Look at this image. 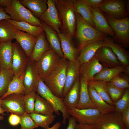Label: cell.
I'll use <instances>...</instances> for the list:
<instances>
[{
  "label": "cell",
  "instance_id": "7bdbcfd3",
  "mask_svg": "<svg viewBox=\"0 0 129 129\" xmlns=\"http://www.w3.org/2000/svg\"><path fill=\"white\" fill-rule=\"evenodd\" d=\"M20 117L21 129H33L38 127L35 124L30 114L27 112H26Z\"/></svg>",
  "mask_w": 129,
  "mask_h": 129
},
{
  "label": "cell",
  "instance_id": "44dd1931",
  "mask_svg": "<svg viewBox=\"0 0 129 129\" xmlns=\"http://www.w3.org/2000/svg\"><path fill=\"white\" fill-rule=\"evenodd\" d=\"M103 67L94 56L89 60L81 65L80 76L88 81L93 80L95 75L99 73Z\"/></svg>",
  "mask_w": 129,
  "mask_h": 129
},
{
  "label": "cell",
  "instance_id": "f35d334b",
  "mask_svg": "<svg viewBox=\"0 0 129 129\" xmlns=\"http://www.w3.org/2000/svg\"><path fill=\"white\" fill-rule=\"evenodd\" d=\"M110 82L119 88L126 90L129 87V76L120 73L113 77Z\"/></svg>",
  "mask_w": 129,
  "mask_h": 129
},
{
  "label": "cell",
  "instance_id": "e575fe53",
  "mask_svg": "<svg viewBox=\"0 0 129 129\" xmlns=\"http://www.w3.org/2000/svg\"><path fill=\"white\" fill-rule=\"evenodd\" d=\"M88 85L94 88L99 95L107 103L114 106L108 93L107 82L102 81H88Z\"/></svg>",
  "mask_w": 129,
  "mask_h": 129
},
{
  "label": "cell",
  "instance_id": "7dc6e473",
  "mask_svg": "<svg viewBox=\"0 0 129 129\" xmlns=\"http://www.w3.org/2000/svg\"><path fill=\"white\" fill-rule=\"evenodd\" d=\"M89 6L97 7L103 2L104 0H85Z\"/></svg>",
  "mask_w": 129,
  "mask_h": 129
},
{
  "label": "cell",
  "instance_id": "d590c367",
  "mask_svg": "<svg viewBox=\"0 0 129 129\" xmlns=\"http://www.w3.org/2000/svg\"><path fill=\"white\" fill-rule=\"evenodd\" d=\"M11 69H1L0 72V97L7 92L9 85L14 76Z\"/></svg>",
  "mask_w": 129,
  "mask_h": 129
},
{
  "label": "cell",
  "instance_id": "f1b7e54d",
  "mask_svg": "<svg viewBox=\"0 0 129 129\" xmlns=\"http://www.w3.org/2000/svg\"><path fill=\"white\" fill-rule=\"evenodd\" d=\"M47 0H19L20 3L28 9L33 15L39 18L47 9Z\"/></svg>",
  "mask_w": 129,
  "mask_h": 129
},
{
  "label": "cell",
  "instance_id": "4316f807",
  "mask_svg": "<svg viewBox=\"0 0 129 129\" xmlns=\"http://www.w3.org/2000/svg\"><path fill=\"white\" fill-rule=\"evenodd\" d=\"M12 40L0 42V63L1 69L11 70Z\"/></svg>",
  "mask_w": 129,
  "mask_h": 129
},
{
  "label": "cell",
  "instance_id": "e0dca14e",
  "mask_svg": "<svg viewBox=\"0 0 129 129\" xmlns=\"http://www.w3.org/2000/svg\"><path fill=\"white\" fill-rule=\"evenodd\" d=\"M81 64L77 59L68 61L66 70V79L63 92V98L72 87L77 79L80 77Z\"/></svg>",
  "mask_w": 129,
  "mask_h": 129
},
{
  "label": "cell",
  "instance_id": "277c9868",
  "mask_svg": "<svg viewBox=\"0 0 129 129\" xmlns=\"http://www.w3.org/2000/svg\"><path fill=\"white\" fill-rule=\"evenodd\" d=\"M11 19L16 22H23L32 25L43 27L41 21L35 17L28 9L22 5L19 0H11L10 4L4 8Z\"/></svg>",
  "mask_w": 129,
  "mask_h": 129
},
{
  "label": "cell",
  "instance_id": "74e56055",
  "mask_svg": "<svg viewBox=\"0 0 129 129\" xmlns=\"http://www.w3.org/2000/svg\"><path fill=\"white\" fill-rule=\"evenodd\" d=\"M35 124L45 129H48L54 121L56 116L53 114L45 115L34 112L30 113Z\"/></svg>",
  "mask_w": 129,
  "mask_h": 129
},
{
  "label": "cell",
  "instance_id": "bcb514c9",
  "mask_svg": "<svg viewBox=\"0 0 129 129\" xmlns=\"http://www.w3.org/2000/svg\"><path fill=\"white\" fill-rule=\"evenodd\" d=\"M75 129H97L94 124H76Z\"/></svg>",
  "mask_w": 129,
  "mask_h": 129
},
{
  "label": "cell",
  "instance_id": "ee69618b",
  "mask_svg": "<svg viewBox=\"0 0 129 129\" xmlns=\"http://www.w3.org/2000/svg\"><path fill=\"white\" fill-rule=\"evenodd\" d=\"M20 116L11 113L8 118V122L11 125L15 126L19 124L20 122Z\"/></svg>",
  "mask_w": 129,
  "mask_h": 129
},
{
  "label": "cell",
  "instance_id": "4fadbf2b",
  "mask_svg": "<svg viewBox=\"0 0 129 129\" xmlns=\"http://www.w3.org/2000/svg\"><path fill=\"white\" fill-rule=\"evenodd\" d=\"M70 115L74 117L78 123L94 124L97 120L101 114L96 108L78 109L72 108L68 110Z\"/></svg>",
  "mask_w": 129,
  "mask_h": 129
},
{
  "label": "cell",
  "instance_id": "ac0fdd59",
  "mask_svg": "<svg viewBox=\"0 0 129 129\" xmlns=\"http://www.w3.org/2000/svg\"><path fill=\"white\" fill-rule=\"evenodd\" d=\"M103 40L87 43L78 46L79 54L77 59L81 65L93 57L97 50L103 46Z\"/></svg>",
  "mask_w": 129,
  "mask_h": 129
},
{
  "label": "cell",
  "instance_id": "cb8c5ba5",
  "mask_svg": "<svg viewBox=\"0 0 129 129\" xmlns=\"http://www.w3.org/2000/svg\"><path fill=\"white\" fill-rule=\"evenodd\" d=\"M41 22L46 38L50 48L57 53L61 58H64L61 48L60 40L58 33L43 22Z\"/></svg>",
  "mask_w": 129,
  "mask_h": 129
},
{
  "label": "cell",
  "instance_id": "836d02e7",
  "mask_svg": "<svg viewBox=\"0 0 129 129\" xmlns=\"http://www.w3.org/2000/svg\"><path fill=\"white\" fill-rule=\"evenodd\" d=\"M45 115L53 114L54 108L46 100L37 94L35 100L34 112Z\"/></svg>",
  "mask_w": 129,
  "mask_h": 129
},
{
  "label": "cell",
  "instance_id": "83f0119b",
  "mask_svg": "<svg viewBox=\"0 0 129 129\" xmlns=\"http://www.w3.org/2000/svg\"><path fill=\"white\" fill-rule=\"evenodd\" d=\"M37 39L29 59L35 61L38 60L50 48L44 32L37 37Z\"/></svg>",
  "mask_w": 129,
  "mask_h": 129
},
{
  "label": "cell",
  "instance_id": "9c48e42d",
  "mask_svg": "<svg viewBox=\"0 0 129 129\" xmlns=\"http://www.w3.org/2000/svg\"><path fill=\"white\" fill-rule=\"evenodd\" d=\"M94 125L97 129H126L122 119V114L115 111L101 114Z\"/></svg>",
  "mask_w": 129,
  "mask_h": 129
},
{
  "label": "cell",
  "instance_id": "ab89813d",
  "mask_svg": "<svg viewBox=\"0 0 129 129\" xmlns=\"http://www.w3.org/2000/svg\"><path fill=\"white\" fill-rule=\"evenodd\" d=\"M107 85L108 94L114 104L123 96L126 90L119 88L110 82H107Z\"/></svg>",
  "mask_w": 129,
  "mask_h": 129
},
{
  "label": "cell",
  "instance_id": "d4e9b609",
  "mask_svg": "<svg viewBox=\"0 0 129 129\" xmlns=\"http://www.w3.org/2000/svg\"><path fill=\"white\" fill-rule=\"evenodd\" d=\"M88 90L91 101L101 114L115 111L114 106L111 105L105 102L94 88L88 85Z\"/></svg>",
  "mask_w": 129,
  "mask_h": 129
},
{
  "label": "cell",
  "instance_id": "60d3db41",
  "mask_svg": "<svg viewBox=\"0 0 129 129\" xmlns=\"http://www.w3.org/2000/svg\"><path fill=\"white\" fill-rule=\"evenodd\" d=\"M37 94L32 91L24 95L23 100L26 112L29 113L34 112L35 100Z\"/></svg>",
  "mask_w": 129,
  "mask_h": 129
},
{
  "label": "cell",
  "instance_id": "d6986e66",
  "mask_svg": "<svg viewBox=\"0 0 129 129\" xmlns=\"http://www.w3.org/2000/svg\"><path fill=\"white\" fill-rule=\"evenodd\" d=\"M103 46L110 48L117 57L122 65H129V52L116 42L113 38L106 36L103 40Z\"/></svg>",
  "mask_w": 129,
  "mask_h": 129
},
{
  "label": "cell",
  "instance_id": "1f68e13d",
  "mask_svg": "<svg viewBox=\"0 0 129 129\" xmlns=\"http://www.w3.org/2000/svg\"><path fill=\"white\" fill-rule=\"evenodd\" d=\"M74 2L76 12L89 24L96 29L89 7L85 0H74Z\"/></svg>",
  "mask_w": 129,
  "mask_h": 129
},
{
  "label": "cell",
  "instance_id": "7c38bea8",
  "mask_svg": "<svg viewBox=\"0 0 129 129\" xmlns=\"http://www.w3.org/2000/svg\"><path fill=\"white\" fill-rule=\"evenodd\" d=\"M47 8L39 18L58 33L61 32V24L58 12L55 5V0H47Z\"/></svg>",
  "mask_w": 129,
  "mask_h": 129
},
{
  "label": "cell",
  "instance_id": "8d00e7d4",
  "mask_svg": "<svg viewBox=\"0 0 129 129\" xmlns=\"http://www.w3.org/2000/svg\"><path fill=\"white\" fill-rule=\"evenodd\" d=\"M15 30L12 26L6 20L0 21V42H5L15 39Z\"/></svg>",
  "mask_w": 129,
  "mask_h": 129
},
{
  "label": "cell",
  "instance_id": "603a6c76",
  "mask_svg": "<svg viewBox=\"0 0 129 129\" xmlns=\"http://www.w3.org/2000/svg\"><path fill=\"white\" fill-rule=\"evenodd\" d=\"M88 81L86 79L80 76V98L76 108L77 109L96 108L90 98L88 90Z\"/></svg>",
  "mask_w": 129,
  "mask_h": 129
},
{
  "label": "cell",
  "instance_id": "4dcf8cb0",
  "mask_svg": "<svg viewBox=\"0 0 129 129\" xmlns=\"http://www.w3.org/2000/svg\"><path fill=\"white\" fill-rule=\"evenodd\" d=\"M6 20L15 29L26 32L36 37L44 32L43 27L35 26L25 22H16L11 19Z\"/></svg>",
  "mask_w": 129,
  "mask_h": 129
},
{
  "label": "cell",
  "instance_id": "9a60e30c",
  "mask_svg": "<svg viewBox=\"0 0 129 129\" xmlns=\"http://www.w3.org/2000/svg\"><path fill=\"white\" fill-rule=\"evenodd\" d=\"M94 56L103 67L112 68L121 65L112 49L107 46L100 47Z\"/></svg>",
  "mask_w": 129,
  "mask_h": 129
},
{
  "label": "cell",
  "instance_id": "f907efd6",
  "mask_svg": "<svg viewBox=\"0 0 129 129\" xmlns=\"http://www.w3.org/2000/svg\"><path fill=\"white\" fill-rule=\"evenodd\" d=\"M11 0H0V7L4 9L10 3Z\"/></svg>",
  "mask_w": 129,
  "mask_h": 129
},
{
  "label": "cell",
  "instance_id": "8992f818",
  "mask_svg": "<svg viewBox=\"0 0 129 129\" xmlns=\"http://www.w3.org/2000/svg\"><path fill=\"white\" fill-rule=\"evenodd\" d=\"M36 93L51 104L56 115H60L59 111L61 112L63 116L62 123L65 124L67 120L70 117L68 109L64 104L63 99L59 98L54 95L46 86L44 81L39 78Z\"/></svg>",
  "mask_w": 129,
  "mask_h": 129
},
{
  "label": "cell",
  "instance_id": "30bf717a",
  "mask_svg": "<svg viewBox=\"0 0 129 129\" xmlns=\"http://www.w3.org/2000/svg\"><path fill=\"white\" fill-rule=\"evenodd\" d=\"M11 70L14 75L20 76L25 72L29 58L16 40L12 43Z\"/></svg>",
  "mask_w": 129,
  "mask_h": 129
},
{
  "label": "cell",
  "instance_id": "d6a6232c",
  "mask_svg": "<svg viewBox=\"0 0 129 129\" xmlns=\"http://www.w3.org/2000/svg\"><path fill=\"white\" fill-rule=\"evenodd\" d=\"M25 72L20 76H14L9 85L7 92L0 97L1 99H3L8 95L13 93L25 95V89L23 82Z\"/></svg>",
  "mask_w": 129,
  "mask_h": 129
},
{
  "label": "cell",
  "instance_id": "ffe728a7",
  "mask_svg": "<svg viewBox=\"0 0 129 129\" xmlns=\"http://www.w3.org/2000/svg\"><path fill=\"white\" fill-rule=\"evenodd\" d=\"M89 7L96 29L106 35L113 38V32L101 11L97 7Z\"/></svg>",
  "mask_w": 129,
  "mask_h": 129
},
{
  "label": "cell",
  "instance_id": "681fc988",
  "mask_svg": "<svg viewBox=\"0 0 129 129\" xmlns=\"http://www.w3.org/2000/svg\"><path fill=\"white\" fill-rule=\"evenodd\" d=\"M69 120L68 124L66 129H75L77 123L75 118L72 116L70 117Z\"/></svg>",
  "mask_w": 129,
  "mask_h": 129
},
{
  "label": "cell",
  "instance_id": "ba28073f",
  "mask_svg": "<svg viewBox=\"0 0 129 129\" xmlns=\"http://www.w3.org/2000/svg\"><path fill=\"white\" fill-rule=\"evenodd\" d=\"M126 3V1L123 0H104L97 7L101 11L113 18L121 19L128 17Z\"/></svg>",
  "mask_w": 129,
  "mask_h": 129
},
{
  "label": "cell",
  "instance_id": "6da1fadb",
  "mask_svg": "<svg viewBox=\"0 0 129 129\" xmlns=\"http://www.w3.org/2000/svg\"><path fill=\"white\" fill-rule=\"evenodd\" d=\"M55 5L61 23V32L73 38L75 35L77 14L74 0H55Z\"/></svg>",
  "mask_w": 129,
  "mask_h": 129
},
{
  "label": "cell",
  "instance_id": "db71d44e",
  "mask_svg": "<svg viewBox=\"0 0 129 129\" xmlns=\"http://www.w3.org/2000/svg\"><path fill=\"white\" fill-rule=\"evenodd\" d=\"M1 67L0 64V71H1Z\"/></svg>",
  "mask_w": 129,
  "mask_h": 129
},
{
  "label": "cell",
  "instance_id": "c3c4849f",
  "mask_svg": "<svg viewBox=\"0 0 129 129\" xmlns=\"http://www.w3.org/2000/svg\"><path fill=\"white\" fill-rule=\"evenodd\" d=\"M8 19H11L10 16L5 12L4 8L0 7V21Z\"/></svg>",
  "mask_w": 129,
  "mask_h": 129
},
{
  "label": "cell",
  "instance_id": "7402d4cb",
  "mask_svg": "<svg viewBox=\"0 0 129 129\" xmlns=\"http://www.w3.org/2000/svg\"><path fill=\"white\" fill-rule=\"evenodd\" d=\"M15 39L30 58L37 38L24 32L15 29Z\"/></svg>",
  "mask_w": 129,
  "mask_h": 129
},
{
  "label": "cell",
  "instance_id": "8fae6325",
  "mask_svg": "<svg viewBox=\"0 0 129 129\" xmlns=\"http://www.w3.org/2000/svg\"><path fill=\"white\" fill-rule=\"evenodd\" d=\"M24 95L16 93L9 95L2 99L1 107L7 113H11L20 116L26 112L23 100Z\"/></svg>",
  "mask_w": 129,
  "mask_h": 129
},
{
  "label": "cell",
  "instance_id": "11a10c76",
  "mask_svg": "<svg viewBox=\"0 0 129 129\" xmlns=\"http://www.w3.org/2000/svg\"></svg>",
  "mask_w": 129,
  "mask_h": 129
},
{
  "label": "cell",
  "instance_id": "52a82bcc",
  "mask_svg": "<svg viewBox=\"0 0 129 129\" xmlns=\"http://www.w3.org/2000/svg\"><path fill=\"white\" fill-rule=\"evenodd\" d=\"M61 58L59 55L50 48L46 52L36 61L39 78L43 81L58 66Z\"/></svg>",
  "mask_w": 129,
  "mask_h": 129
},
{
  "label": "cell",
  "instance_id": "5b68a950",
  "mask_svg": "<svg viewBox=\"0 0 129 129\" xmlns=\"http://www.w3.org/2000/svg\"><path fill=\"white\" fill-rule=\"evenodd\" d=\"M104 16L114 34V41L124 48L129 47V17L115 19L106 14Z\"/></svg>",
  "mask_w": 129,
  "mask_h": 129
},
{
  "label": "cell",
  "instance_id": "2e32d148",
  "mask_svg": "<svg viewBox=\"0 0 129 129\" xmlns=\"http://www.w3.org/2000/svg\"><path fill=\"white\" fill-rule=\"evenodd\" d=\"M58 34L60 39L64 58L70 61L76 60L79 54V51L74 44L73 38L65 33L60 32Z\"/></svg>",
  "mask_w": 129,
  "mask_h": 129
},
{
  "label": "cell",
  "instance_id": "816d5d0a",
  "mask_svg": "<svg viewBox=\"0 0 129 129\" xmlns=\"http://www.w3.org/2000/svg\"><path fill=\"white\" fill-rule=\"evenodd\" d=\"M2 100V99L0 97V121L4 119V117L3 116L5 115L4 113L5 112L2 109L1 107V103Z\"/></svg>",
  "mask_w": 129,
  "mask_h": 129
},
{
  "label": "cell",
  "instance_id": "b9f144b4",
  "mask_svg": "<svg viewBox=\"0 0 129 129\" xmlns=\"http://www.w3.org/2000/svg\"><path fill=\"white\" fill-rule=\"evenodd\" d=\"M114 104L115 111L121 114L129 106V88L126 90L123 96Z\"/></svg>",
  "mask_w": 129,
  "mask_h": 129
},
{
  "label": "cell",
  "instance_id": "7a4b0ae2",
  "mask_svg": "<svg viewBox=\"0 0 129 129\" xmlns=\"http://www.w3.org/2000/svg\"><path fill=\"white\" fill-rule=\"evenodd\" d=\"M68 61L61 58L59 65L43 81L45 84L55 96L62 98L66 79V70Z\"/></svg>",
  "mask_w": 129,
  "mask_h": 129
},
{
  "label": "cell",
  "instance_id": "f546056e",
  "mask_svg": "<svg viewBox=\"0 0 129 129\" xmlns=\"http://www.w3.org/2000/svg\"><path fill=\"white\" fill-rule=\"evenodd\" d=\"M125 67L122 65L112 68L103 67L102 70L95 75L93 80L110 82L112 78L118 73L124 72Z\"/></svg>",
  "mask_w": 129,
  "mask_h": 129
},
{
  "label": "cell",
  "instance_id": "3957f363",
  "mask_svg": "<svg viewBox=\"0 0 129 129\" xmlns=\"http://www.w3.org/2000/svg\"><path fill=\"white\" fill-rule=\"evenodd\" d=\"M106 36L89 24L77 13L75 37L78 46L89 42L103 40Z\"/></svg>",
  "mask_w": 129,
  "mask_h": 129
},
{
  "label": "cell",
  "instance_id": "f5cc1de1",
  "mask_svg": "<svg viewBox=\"0 0 129 129\" xmlns=\"http://www.w3.org/2000/svg\"><path fill=\"white\" fill-rule=\"evenodd\" d=\"M61 125L60 122H57L52 126L48 129H59Z\"/></svg>",
  "mask_w": 129,
  "mask_h": 129
},
{
  "label": "cell",
  "instance_id": "5bb4252c",
  "mask_svg": "<svg viewBox=\"0 0 129 129\" xmlns=\"http://www.w3.org/2000/svg\"><path fill=\"white\" fill-rule=\"evenodd\" d=\"M39 79L36 61L29 59L26 66L23 78L25 95L32 91L36 92Z\"/></svg>",
  "mask_w": 129,
  "mask_h": 129
},
{
  "label": "cell",
  "instance_id": "f6af8a7d",
  "mask_svg": "<svg viewBox=\"0 0 129 129\" xmlns=\"http://www.w3.org/2000/svg\"><path fill=\"white\" fill-rule=\"evenodd\" d=\"M123 122L126 129H129V106L122 113Z\"/></svg>",
  "mask_w": 129,
  "mask_h": 129
},
{
  "label": "cell",
  "instance_id": "484cf974",
  "mask_svg": "<svg viewBox=\"0 0 129 129\" xmlns=\"http://www.w3.org/2000/svg\"><path fill=\"white\" fill-rule=\"evenodd\" d=\"M80 77H78L73 86L63 98L64 104L68 110L76 108L80 98Z\"/></svg>",
  "mask_w": 129,
  "mask_h": 129
}]
</instances>
